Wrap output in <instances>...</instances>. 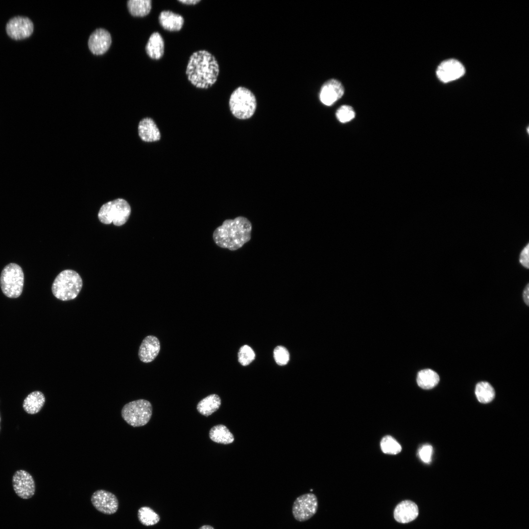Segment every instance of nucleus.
<instances>
[{"mask_svg":"<svg viewBox=\"0 0 529 529\" xmlns=\"http://www.w3.org/2000/svg\"><path fill=\"white\" fill-rule=\"evenodd\" d=\"M185 73L188 81L198 89H208L217 81L219 65L216 57L206 49L194 51L189 57Z\"/></svg>","mask_w":529,"mask_h":529,"instance_id":"1","label":"nucleus"},{"mask_svg":"<svg viewBox=\"0 0 529 529\" xmlns=\"http://www.w3.org/2000/svg\"><path fill=\"white\" fill-rule=\"evenodd\" d=\"M251 230V222L245 217L239 216L225 220L215 230L213 238L218 246L235 251L250 240Z\"/></svg>","mask_w":529,"mask_h":529,"instance_id":"2","label":"nucleus"},{"mask_svg":"<svg viewBox=\"0 0 529 529\" xmlns=\"http://www.w3.org/2000/svg\"><path fill=\"white\" fill-rule=\"evenodd\" d=\"M82 280L76 271L67 269L61 272L55 278L51 287L53 295L62 301L75 298L82 287Z\"/></svg>","mask_w":529,"mask_h":529,"instance_id":"3","label":"nucleus"},{"mask_svg":"<svg viewBox=\"0 0 529 529\" xmlns=\"http://www.w3.org/2000/svg\"><path fill=\"white\" fill-rule=\"evenodd\" d=\"M229 107L233 115L240 120L251 118L254 114L257 101L254 94L248 89L239 87L234 90L229 100Z\"/></svg>","mask_w":529,"mask_h":529,"instance_id":"4","label":"nucleus"},{"mask_svg":"<svg viewBox=\"0 0 529 529\" xmlns=\"http://www.w3.org/2000/svg\"><path fill=\"white\" fill-rule=\"evenodd\" d=\"M131 211L130 206L126 200L117 198L102 205L98 213V217L103 224H109L113 222L115 225L120 226L128 220Z\"/></svg>","mask_w":529,"mask_h":529,"instance_id":"5","label":"nucleus"},{"mask_svg":"<svg viewBox=\"0 0 529 529\" xmlns=\"http://www.w3.org/2000/svg\"><path fill=\"white\" fill-rule=\"evenodd\" d=\"M24 274L22 267L15 263H10L2 269L0 276V286L2 293L7 297L16 298L23 291Z\"/></svg>","mask_w":529,"mask_h":529,"instance_id":"6","label":"nucleus"},{"mask_svg":"<svg viewBox=\"0 0 529 529\" xmlns=\"http://www.w3.org/2000/svg\"><path fill=\"white\" fill-rule=\"evenodd\" d=\"M152 413L151 404L144 399L129 402L124 405L121 411L123 420L133 427L146 425L150 419Z\"/></svg>","mask_w":529,"mask_h":529,"instance_id":"7","label":"nucleus"},{"mask_svg":"<svg viewBox=\"0 0 529 529\" xmlns=\"http://www.w3.org/2000/svg\"><path fill=\"white\" fill-rule=\"evenodd\" d=\"M318 509V500L313 493H306L298 497L294 501L292 513L294 519L299 522H305L311 519Z\"/></svg>","mask_w":529,"mask_h":529,"instance_id":"8","label":"nucleus"},{"mask_svg":"<svg viewBox=\"0 0 529 529\" xmlns=\"http://www.w3.org/2000/svg\"><path fill=\"white\" fill-rule=\"evenodd\" d=\"M7 35L14 40H21L29 37L34 30V24L27 17L16 16L10 18L5 25Z\"/></svg>","mask_w":529,"mask_h":529,"instance_id":"9","label":"nucleus"},{"mask_svg":"<svg viewBox=\"0 0 529 529\" xmlns=\"http://www.w3.org/2000/svg\"><path fill=\"white\" fill-rule=\"evenodd\" d=\"M12 484L15 492L21 498L28 499L34 495V480L31 475L25 470H19L14 473Z\"/></svg>","mask_w":529,"mask_h":529,"instance_id":"10","label":"nucleus"},{"mask_svg":"<svg viewBox=\"0 0 529 529\" xmlns=\"http://www.w3.org/2000/svg\"><path fill=\"white\" fill-rule=\"evenodd\" d=\"M91 502L96 510L106 514L115 513L119 507L117 497L112 493L103 489L98 490L93 494Z\"/></svg>","mask_w":529,"mask_h":529,"instance_id":"11","label":"nucleus"},{"mask_svg":"<svg viewBox=\"0 0 529 529\" xmlns=\"http://www.w3.org/2000/svg\"><path fill=\"white\" fill-rule=\"evenodd\" d=\"M465 72L462 64L458 61L451 59L443 61L436 69L438 79L443 82H449L461 77Z\"/></svg>","mask_w":529,"mask_h":529,"instance_id":"12","label":"nucleus"},{"mask_svg":"<svg viewBox=\"0 0 529 529\" xmlns=\"http://www.w3.org/2000/svg\"><path fill=\"white\" fill-rule=\"evenodd\" d=\"M344 93L342 83L337 79H330L321 86L319 99L324 105L331 106L339 99Z\"/></svg>","mask_w":529,"mask_h":529,"instance_id":"13","label":"nucleus"},{"mask_svg":"<svg viewBox=\"0 0 529 529\" xmlns=\"http://www.w3.org/2000/svg\"><path fill=\"white\" fill-rule=\"evenodd\" d=\"M111 42V37L109 32L104 29L98 28L90 35L88 47L93 54L101 55L109 49Z\"/></svg>","mask_w":529,"mask_h":529,"instance_id":"14","label":"nucleus"},{"mask_svg":"<svg viewBox=\"0 0 529 529\" xmlns=\"http://www.w3.org/2000/svg\"><path fill=\"white\" fill-rule=\"evenodd\" d=\"M160 350V343L158 338L153 336H148L143 339L139 347V359L143 362H150L157 356Z\"/></svg>","mask_w":529,"mask_h":529,"instance_id":"15","label":"nucleus"},{"mask_svg":"<svg viewBox=\"0 0 529 529\" xmlns=\"http://www.w3.org/2000/svg\"><path fill=\"white\" fill-rule=\"evenodd\" d=\"M419 514L417 505L412 501L405 500L400 503L394 511V517L399 523L406 524L415 520Z\"/></svg>","mask_w":529,"mask_h":529,"instance_id":"16","label":"nucleus"},{"mask_svg":"<svg viewBox=\"0 0 529 529\" xmlns=\"http://www.w3.org/2000/svg\"><path fill=\"white\" fill-rule=\"evenodd\" d=\"M138 134L141 140L145 142L159 141L161 133L154 120L149 117L142 119L138 123Z\"/></svg>","mask_w":529,"mask_h":529,"instance_id":"17","label":"nucleus"},{"mask_svg":"<svg viewBox=\"0 0 529 529\" xmlns=\"http://www.w3.org/2000/svg\"><path fill=\"white\" fill-rule=\"evenodd\" d=\"M158 21L164 29L170 32L180 31L185 22L181 15L169 10H164L160 13Z\"/></svg>","mask_w":529,"mask_h":529,"instance_id":"18","label":"nucleus"},{"mask_svg":"<svg viewBox=\"0 0 529 529\" xmlns=\"http://www.w3.org/2000/svg\"><path fill=\"white\" fill-rule=\"evenodd\" d=\"M145 49L147 55L152 59L159 60L165 52V42L161 34L155 31L150 36Z\"/></svg>","mask_w":529,"mask_h":529,"instance_id":"19","label":"nucleus"},{"mask_svg":"<svg viewBox=\"0 0 529 529\" xmlns=\"http://www.w3.org/2000/svg\"><path fill=\"white\" fill-rule=\"evenodd\" d=\"M46 401L44 394L40 391H34L25 398L23 404L24 410L29 414L38 413L43 407Z\"/></svg>","mask_w":529,"mask_h":529,"instance_id":"20","label":"nucleus"},{"mask_svg":"<svg viewBox=\"0 0 529 529\" xmlns=\"http://www.w3.org/2000/svg\"><path fill=\"white\" fill-rule=\"evenodd\" d=\"M221 405L219 396L216 394H211L202 399L197 404L196 409L203 415L208 416L216 411Z\"/></svg>","mask_w":529,"mask_h":529,"instance_id":"21","label":"nucleus"},{"mask_svg":"<svg viewBox=\"0 0 529 529\" xmlns=\"http://www.w3.org/2000/svg\"><path fill=\"white\" fill-rule=\"evenodd\" d=\"M439 375L434 371L430 369H425L418 373L416 381L421 388L430 389L435 387L439 383Z\"/></svg>","mask_w":529,"mask_h":529,"instance_id":"22","label":"nucleus"},{"mask_svg":"<svg viewBox=\"0 0 529 529\" xmlns=\"http://www.w3.org/2000/svg\"><path fill=\"white\" fill-rule=\"evenodd\" d=\"M210 439L217 443L228 444L234 440L233 434L223 425H217L213 427L209 432Z\"/></svg>","mask_w":529,"mask_h":529,"instance_id":"23","label":"nucleus"},{"mask_svg":"<svg viewBox=\"0 0 529 529\" xmlns=\"http://www.w3.org/2000/svg\"><path fill=\"white\" fill-rule=\"evenodd\" d=\"M127 7L133 16L143 17L147 15L152 8L151 0H130L127 1Z\"/></svg>","mask_w":529,"mask_h":529,"instance_id":"24","label":"nucleus"},{"mask_svg":"<svg viewBox=\"0 0 529 529\" xmlns=\"http://www.w3.org/2000/svg\"><path fill=\"white\" fill-rule=\"evenodd\" d=\"M475 394L478 401L481 403H488L495 397V393L493 387L486 382H481L476 386Z\"/></svg>","mask_w":529,"mask_h":529,"instance_id":"25","label":"nucleus"},{"mask_svg":"<svg viewBox=\"0 0 529 529\" xmlns=\"http://www.w3.org/2000/svg\"><path fill=\"white\" fill-rule=\"evenodd\" d=\"M138 518L144 526H150L157 524L160 520V516L148 506L140 507L138 511Z\"/></svg>","mask_w":529,"mask_h":529,"instance_id":"26","label":"nucleus"},{"mask_svg":"<svg viewBox=\"0 0 529 529\" xmlns=\"http://www.w3.org/2000/svg\"><path fill=\"white\" fill-rule=\"evenodd\" d=\"M381 448L385 454L396 455L402 450L401 445L392 436L386 435L381 441Z\"/></svg>","mask_w":529,"mask_h":529,"instance_id":"27","label":"nucleus"},{"mask_svg":"<svg viewBox=\"0 0 529 529\" xmlns=\"http://www.w3.org/2000/svg\"><path fill=\"white\" fill-rule=\"evenodd\" d=\"M337 120L341 123L350 121L355 117V112L350 105H343L340 106L336 113Z\"/></svg>","mask_w":529,"mask_h":529,"instance_id":"28","label":"nucleus"},{"mask_svg":"<svg viewBox=\"0 0 529 529\" xmlns=\"http://www.w3.org/2000/svg\"><path fill=\"white\" fill-rule=\"evenodd\" d=\"M255 354L253 349L248 345L241 346L238 352L239 362L243 366L250 364L255 359Z\"/></svg>","mask_w":529,"mask_h":529,"instance_id":"29","label":"nucleus"},{"mask_svg":"<svg viewBox=\"0 0 529 529\" xmlns=\"http://www.w3.org/2000/svg\"><path fill=\"white\" fill-rule=\"evenodd\" d=\"M274 358L276 363L284 365L289 362V354L287 349L282 346H278L274 350Z\"/></svg>","mask_w":529,"mask_h":529,"instance_id":"30","label":"nucleus"},{"mask_svg":"<svg viewBox=\"0 0 529 529\" xmlns=\"http://www.w3.org/2000/svg\"><path fill=\"white\" fill-rule=\"evenodd\" d=\"M433 449L430 444H425L420 448L418 455L420 459L424 463H429L432 461Z\"/></svg>","mask_w":529,"mask_h":529,"instance_id":"31","label":"nucleus"},{"mask_svg":"<svg viewBox=\"0 0 529 529\" xmlns=\"http://www.w3.org/2000/svg\"><path fill=\"white\" fill-rule=\"evenodd\" d=\"M519 261L525 268H529V243L528 242L520 252Z\"/></svg>","mask_w":529,"mask_h":529,"instance_id":"32","label":"nucleus"},{"mask_svg":"<svg viewBox=\"0 0 529 529\" xmlns=\"http://www.w3.org/2000/svg\"><path fill=\"white\" fill-rule=\"evenodd\" d=\"M529 284L528 283L525 287L523 291V298L525 304L529 306Z\"/></svg>","mask_w":529,"mask_h":529,"instance_id":"33","label":"nucleus"},{"mask_svg":"<svg viewBox=\"0 0 529 529\" xmlns=\"http://www.w3.org/2000/svg\"><path fill=\"white\" fill-rule=\"evenodd\" d=\"M177 1L185 5H193L200 2L201 0H178Z\"/></svg>","mask_w":529,"mask_h":529,"instance_id":"34","label":"nucleus"},{"mask_svg":"<svg viewBox=\"0 0 529 529\" xmlns=\"http://www.w3.org/2000/svg\"><path fill=\"white\" fill-rule=\"evenodd\" d=\"M198 529H215L213 527L210 525H205L201 526Z\"/></svg>","mask_w":529,"mask_h":529,"instance_id":"35","label":"nucleus"},{"mask_svg":"<svg viewBox=\"0 0 529 529\" xmlns=\"http://www.w3.org/2000/svg\"><path fill=\"white\" fill-rule=\"evenodd\" d=\"M0 422H1V418H0Z\"/></svg>","mask_w":529,"mask_h":529,"instance_id":"36","label":"nucleus"}]
</instances>
